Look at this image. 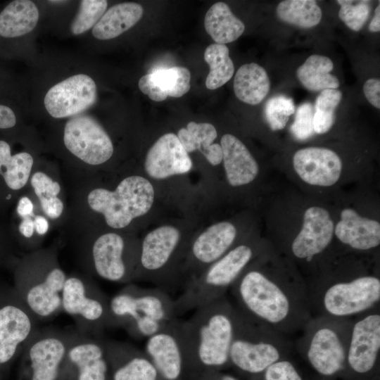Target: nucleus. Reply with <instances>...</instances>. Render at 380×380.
Returning a JSON list of instances; mask_svg holds the SVG:
<instances>
[{
  "instance_id": "1",
  "label": "nucleus",
  "mask_w": 380,
  "mask_h": 380,
  "mask_svg": "<svg viewBox=\"0 0 380 380\" xmlns=\"http://www.w3.org/2000/svg\"><path fill=\"white\" fill-rule=\"evenodd\" d=\"M229 290L238 310L286 336L312 317L304 276L271 243Z\"/></svg>"
},
{
  "instance_id": "2",
  "label": "nucleus",
  "mask_w": 380,
  "mask_h": 380,
  "mask_svg": "<svg viewBox=\"0 0 380 380\" xmlns=\"http://www.w3.org/2000/svg\"><path fill=\"white\" fill-rule=\"evenodd\" d=\"M273 248L306 277L337 257L330 199L297 191L274 198L267 212Z\"/></svg>"
},
{
  "instance_id": "3",
  "label": "nucleus",
  "mask_w": 380,
  "mask_h": 380,
  "mask_svg": "<svg viewBox=\"0 0 380 380\" xmlns=\"http://www.w3.org/2000/svg\"><path fill=\"white\" fill-rule=\"evenodd\" d=\"M305 279L312 316L353 319L380 305L379 258L338 255Z\"/></svg>"
},
{
  "instance_id": "4",
  "label": "nucleus",
  "mask_w": 380,
  "mask_h": 380,
  "mask_svg": "<svg viewBox=\"0 0 380 380\" xmlns=\"http://www.w3.org/2000/svg\"><path fill=\"white\" fill-rule=\"evenodd\" d=\"M236 308L226 295L177 319L188 374L199 380L229 365Z\"/></svg>"
},
{
  "instance_id": "5",
  "label": "nucleus",
  "mask_w": 380,
  "mask_h": 380,
  "mask_svg": "<svg viewBox=\"0 0 380 380\" xmlns=\"http://www.w3.org/2000/svg\"><path fill=\"white\" fill-rule=\"evenodd\" d=\"M334 212L337 255L352 254L379 258L380 217L377 197L368 184L330 198Z\"/></svg>"
},
{
  "instance_id": "6",
  "label": "nucleus",
  "mask_w": 380,
  "mask_h": 380,
  "mask_svg": "<svg viewBox=\"0 0 380 380\" xmlns=\"http://www.w3.org/2000/svg\"><path fill=\"white\" fill-rule=\"evenodd\" d=\"M270 241L254 231L197 276L186 280L174 298L177 316L225 296L241 274L269 246Z\"/></svg>"
},
{
  "instance_id": "7",
  "label": "nucleus",
  "mask_w": 380,
  "mask_h": 380,
  "mask_svg": "<svg viewBox=\"0 0 380 380\" xmlns=\"http://www.w3.org/2000/svg\"><path fill=\"white\" fill-rule=\"evenodd\" d=\"M191 236L179 223H162L149 230L139 241L134 281L151 283L169 293L175 290L184 279L183 265Z\"/></svg>"
},
{
  "instance_id": "8",
  "label": "nucleus",
  "mask_w": 380,
  "mask_h": 380,
  "mask_svg": "<svg viewBox=\"0 0 380 380\" xmlns=\"http://www.w3.org/2000/svg\"><path fill=\"white\" fill-rule=\"evenodd\" d=\"M109 306L114 328L137 339H146L177 319L174 298L156 286L127 284L110 298Z\"/></svg>"
},
{
  "instance_id": "9",
  "label": "nucleus",
  "mask_w": 380,
  "mask_h": 380,
  "mask_svg": "<svg viewBox=\"0 0 380 380\" xmlns=\"http://www.w3.org/2000/svg\"><path fill=\"white\" fill-rule=\"evenodd\" d=\"M352 319L313 315L293 343L319 379L343 378Z\"/></svg>"
},
{
  "instance_id": "10",
  "label": "nucleus",
  "mask_w": 380,
  "mask_h": 380,
  "mask_svg": "<svg viewBox=\"0 0 380 380\" xmlns=\"http://www.w3.org/2000/svg\"><path fill=\"white\" fill-rule=\"evenodd\" d=\"M294 350L293 343L286 336L236 308L229 365L253 379L273 363L291 357Z\"/></svg>"
},
{
  "instance_id": "11",
  "label": "nucleus",
  "mask_w": 380,
  "mask_h": 380,
  "mask_svg": "<svg viewBox=\"0 0 380 380\" xmlns=\"http://www.w3.org/2000/svg\"><path fill=\"white\" fill-rule=\"evenodd\" d=\"M287 175L301 191L329 199L353 184H369V179L348 167L334 150L323 146H306L292 156Z\"/></svg>"
},
{
  "instance_id": "12",
  "label": "nucleus",
  "mask_w": 380,
  "mask_h": 380,
  "mask_svg": "<svg viewBox=\"0 0 380 380\" xmlns=\"http://www.w3.org/2000/svg\"><path fill=\"white\" fill-rule=\"evenodd\" d=\"M66 278L55 252L36 251L20 263L17 293L38 321H47L62 311L61 294Z\"/></svg>"
},
{
  "instance_id": "13",
  "label": "nucleus",
  "mask_w": 380,
  "mask_h": 380,
  "mask_svg": "<svg viewBox=\"0 0 380 380\" xmlns=\"http://www.w3.org/2000/svg\"><path fill=\"white\" fill-rule=\"evenodd\" d=\"M157 192L153 182L144 174H133L121 179L113 190L96 187L87 197L89 209L101 215L113 231L129 227L153 208Z\"/></svg>"
},
{
  "instance_id": "14",
  "label": "nucleus",
  "mask_w": 380,
  "mask_h": 380,
  "mask_svg": "<svg viewBox=\"0 0 380 380\" xmlns=\"http://www.w3.org/2000/svg\"><path fill=\"white\" fill-rule=\"evenodd\" d=\"M139 250V241L119 232L106 231L85 245L84 265L102 279L129 284L134 281Z\"/></svg>"
},
{
  "instance_id": "15",
  "label": "nucleus",
  "mask_w": 380,
  "mask_h": 380,
  "mask_svg": "<svg viewBox=\"0 0 380 380\" xmlns=\"http://www.w3.org/2000/svg\"><path fill=\"white\" fill-rule=\"evenodd\" d=\"M106 294L84 275L67 276L61 294V310L75 322L81 333L102 337L104 331L114 328Z\"/></svg>"
},
{
  "instance_id": "16",
  "label": "nucleus",
  "mask_w": 380,
  "mask_h": 380,
  "mask_svg": "<svg viewBox=\"0 0 380 380\" xmlns=\"http://www.w3.org/2000/svg\"><path fill=\"white\" fill-rule=\"evenodd\" d=\"M242 223L241 217L223 219L192 235L183 265L184 283L199 274L254 232L244 229Z\"/></svg>"
},
{
  "instance_id": "17",
  "label": "nucleus",
  "mask_w": 380,
  "mask_h": 380,
  "mask_svg": "<svg viewBox=\"0 0 380 380\" xmlns=\"http://www.w3.org/2000/svg\"><path fill=\"white\" fill-rule=\"evenodd\" d=\"M380 305L352 319L344 380H371L379 376Z\"/></svg>"
},
{
  "instance_id": "18",
  "label": "nucleus",
  "mask_w": 380,
  "mask_h": 380,
  "mask_svg": "<svg viewBox=\"0 0 380 380\" xmlns=\"http://www.w3.org/2000/svg\"><path fill=\"white\" fill-rule=\"evenodd\" d=\"M58 380H111L106 339L72 329Z\"/></svg>"
},
{
  "instance_id": "19",
  "label": "nucleus",
  "mask_w": 380,
  "mask_h": 380,
  "mask_svg": "<svg viewBox=\"0 0 380 380\" xmlns=\"http://www.w3.org/2000/svg\"><path fill=\"white\" fill-rule=\"evenodd\" d=\"M63 141L74 157L90 166H100L114 153L113 141L101 123L85 113L68 118Z\"/></svg>"
},
{
  "instance_id": "20",
  "label": "nucleus",
  "mask_w": 380,
  "mask_h": 380,
  "mask_svg": "<svg viewBox=\"0 0 380 380\" xmlns=\"http://www.w3.org/2000/svg\"><path fill=\"white\" fill-rule=\"evenodd\" d=\"M72 329H37L24 346L29 380H58L71 339Z\"/></svg>"
},
{
  "instance_id": "21",
  "label": "nucleus",
  "mask_w": 380,
  "mask_h": 380,
  "mask_svg": "<svg viewBox=\"0 0 380 380\" xmlns=\"http://www.w3.org/2000/svg\"><path fill=\"white\" fill-rule=\"evenodd\" d=\"M97 86L87 74L77 73L58 81L46 92L43 103L55 119L70 118L85 113L96 102Z\"/></svg>"
},
{
  "instance_id": "22",
  "label": "nucleus",
  "mask_w": 380,
  "mask_h": 380,
  "mask_svg": "<svg viewBox=\"0 0 380 380\" xmlns=\"http://www.w3.org/2000/svg\"><path fill=\"white\" fill-rule=\"evenodd\" d=\"M226 189L235 195L254 191L260 186L263 172L247 146L235 135L227 133L220 139Z\"/></svg>"
},
{
  "instance_id": "23",
  "label": "nucleus",
  "mask_w": 380,
  "mask_h": 380,
  "mask_svg": "<svg viewBox=\"0 0 380 380\" xmlns=\"http://www.w3.org/2000/svg\"><path fill=\"white\" fill-rule=\"evenodd\" d=\"M38 322L18 295L0 306V365L24 348L38 329Z\"/></svg>"
},
{
  "instance_id": "24",
  "label": "nucleus",
  "mask_w": 380,
  "mask_h": 380,
  "mask_svg": "<svg viewBox=\"0 0 380 380\" xmlns=\"http://www.w3.org/2000/svg\"><path fill=\"white\" fill-rule=\"evenodd\" d=\"M193 162L177 134L165 133L148 150L144 161V175L152 182L165 180L191 172Z\"/></svg>"
},
{
  "instance_id": "25",
  "label": "nucleus",
  "mask_w": 380,
  "mask_h": 380,
  "mask_svg": "<svg viewBox=\"0 0 380 380\" xmlns=\"http://www.w3.org/2000/svg\"><path fill=\"white\" fill-rule=\"evenodd\" d=\"M177 319L146 338L144 353L156 368L161 380H182L188 374L177 327Z\"/></svg>"
},
{
  "instance_id": "26",
  "label": "nucleus",
  "mask_w": 380,
  "mask_h": 380,
  "mask_svg": "<svg viewBox=\"0 0 380 380\" xmlns=\"http://www.w3.org/2000/svg\"><path fill=\"white\" fill-rule=\"evenodd\" d=\"M111 380H161L147 355L134 346L106 339Z\"/></svg>"
},
{
  "instance_id": "27",
  "label": "nucleus",
  "mask_w": 380,
  "mask_h": 380,
  "mask_svg": "<svg viewBox=\"0 0 380 380\" xmlns=\"http://www.w3.org/2000/svg\"><path fill=\"white\" fill-rule=\"evenodd\" d=\"M34 164L27 151H16L10 141L0 138V208L8 204L15 192L28 183Z\"/></svg>"
},
{
  "instance_id": "28",
  "label": "nucleus",
  "mask_w": 380,
  "mask_h": 380,
  "mask_svg": "<svg viewBox=\"0 0 380 380\" xmlns=\"http://www.w3.org/2000/svg\"><path fill=\"white\" fill-rule=\"evenodd\" d=\"M39 11L30 0H13L0 11V52L11 42L30 33L37 26Z\"/></svg>"
},
{
  "instance_id": "29",
  "label": "nucleus",
  "mask_w": 380,
  "mask_h": 380,
  "mask_svg": "<svg viewBox=\"0 0 380 380\" xmlns=\"http://www.w3.org/2000/svg\"><path fill=\"white\" fill-rule=\"evenodd\" d=\"M177 136L189 154L198 151L210 165L217 167L222 164V150L220 144L214 143L217 132L212 124L189 122L186 127L178 131Z\"/></svg>"
},
{
  "instance_id": "30",
  "label": "nucleus",
  "mask_w": 380,
  "mask_h": 380,
  "mask_svg": "<svg viewBox=\"0 0 380 380\" xmlns=\"http://www.w3.org/2000/svg\"><path fill=\"white\" fill-rule=\"evenodd\" d=\"M143 13V7L137 3L115 4L106 11L91 29V34L99 40L114 39L135 25L142 18Z\"/></svg>"
},
{
  "instance_id": "31",
  "label": "nucleus",
  "mask_w": 380,
  "mask_h": 380,
  "mask_svg": "<svg viewBox=\"0 0 380 380\" xmlns=\"http://www.w3.org/2000/svg\"><path fill=\"white\" fill-rule=\"evenodd\" d=\"M270 81L266 70L255 63L241 65L234 77V91L241 101L257 105L269 93Z\"/></svg>"
},
{
  "instance_id": "32",
  "label": "nucleus",
  "mask_w": 380,
  "mask_h": 380,
  "mask_svg": "<svg viewBox=\"0 0 380 380\" xmlns=\"http://www.w3.org/2000/svg\"><path fill=\"white\" fill-rule=\"evenodd\" d=\"M207 33L219 44L236 40L243 33L245 25L223 2L214 4L207 11L204 18Z\"/></svg>"
},
{
  "instance_id": "33",
  "label": "nucleus",
  "mask_w": 380,
  "mask_h": 380,
  "mask_svg": "<svg viewBox=\"0 0 380 380\" xmlns=\"http://www.w3.org/2000/svg\"><path fill=\"white\" fill-rule=\"evenodd\" d=\"M334 69L332 61L324 56L314 54L309 56L305 63L297 69V77L308 90L322 91L337 89L338 78L330 72Z\"/></svg>"
},
{
  "instance_id": "34",
  "label": "nucleus",
  "mask_w": 380,
  "mask_h": 380,
  "mask_svg": "<svg viewBox=\"0 0 380 380\" xmlns=\"http://www.w3.org/2000/svg\"><path fill=\"white\" fill-rule=\"evenodd\" d=\"M276 12L281 21L305 29L318 25L322 16L320 7L312 0L282 1Z\"/></svg>"
},
{
  "instance_id": "35",
  "label": "nucleus",
  "mask_w": 380,
  "mask_h": 380,
  "mask_svg": "<svg viewBox=\"0 0 380 380\" xmlns=\"http://www.w3.org/2000/svg\"><path fill=\"white\" fill-rule=\"evenodd\" d=\"M204 60L210 67L205 80L208 89L221 87L232 77L234 65L225 44L214 43L209 45L205 50Z\"/></svg>"
},
{
  "instance_id": "36",
  "label": "nucleus",
  "mask_w": 380,
  "mask_h": 380,
  "mask_svg": "<svg viewBox=\"0 0 380 380\" xmlns=\"http://www.w3.org/2000/svg\"><path fill=\"white\" fill-rule=\"evenodd\" d=\"M30 182L44 213L51 219L59 217L64 209V204L58 196L61 192L59 183L40 171L32 174Z\"/></svg>"
},
{
  "instance_id": "37",
  "label": "nucleus",
  "mask_w": 380,
  "mask_h": 380,
  "mask_svg": "<svg viewBox=\"0 0 380 380\" xmlns=\"http://www.w3.org/2000/svg\"><path fill=\"white\" fill-rule=\"evenodd\" d=\"M342 99V93L336 89L321 91L314 110L313 128L315 134H324L332 127L335 120V110Z\"/></svg>"
},
{
  "instance_id": "38",
  "label": "nucleus",
  "mask_w": 380,
  "mask_h": 380,
  "mask_svg": "<svg viewBox=\"0 0 380 380\" xmlns=\"http://www.w3.org/2000/svg\"><path fill=\"white\" fill-rule=\"evenodd\" d=\"M154 83L167 96L179 98L190 89L191 73L189 70L181 66H175L168 69H160L151 73Z\"/></svg>"
},
{
  "instance_id": "39",
  "label": "nucleus",
  "mask_w": 380,
  "mask_h": 380,
  "mask_svg": "<svg viewBox=\"0 0 380 380\" xmlns=\"http://www.w3.org/2000/svg\"><path fill=\"white\" fill-rule=\"evenodd\" d=\"M108 7L105 0H82L72 20L70 31L73 35H80L92 29L104 14Z\"/></svg>"
},
{
  "instance_id": "40",
  "label": "nucleus",
  "mask_w": 380,
  "mask_h": 380,
  "mask_svg": "<svg viewBox=\"0 0 380 380\" xmlns=\"http://www.w3.org/2000/svg\"><path fill=\"white\" fill-rule=\"evenodd\" d=\"M295 113L293 100L284 95L269 99L265 106V119L272 131L284 129L289 117Z\"/></svg>"
},
{
  "instance_id": "41",
  "label": "nucleus",
  "mask_w": 380,
  "mask_h": 380,
  "mask_svg": "<svg viewBox=\"0 0 380 380\" xmlns=\"http://www.w3.org/2000/svg\"><path fill=\"white\" fill-rule=\"evenodd\" d=\"M341 8L338 11L340 19L350 30H360L367 20L371 11L369 1L338 0Z\"/></svg>"
},
{
  "instance_id": "42",
  "label": "nucleus",
  "mask_w": 380,
  "mask_h": 380,
  "mask_svg": "<svg viewBox=\"0 0 380 380\" xmlns=\"http://www.w3.org/2000/svg\"><path fill=\"white\" fill-rule=\"evenodd\" d=\"M252 380H304L291 357L281 359L268 367Z\"/></svg>"
},
{
  "instance_id": "43",
  "label": "nucleus",
  "mask_w": 380,
  "mask_h": 380,
  "mask_svg": "<svg viewBox=\"0 0 380 380\" xmlns=\"http://www.w3.org/2000/svg\"><path fill=\"white\" fill-rule=\"evenodd\" d=\"M314 108L310 103H304L298 108L295 119L290 127L293 137L305 141L315 134L313 128Z\"/></svg>"
},
{
  "instance_id": "44",
  "label": "nucleus",
  "mask_w": 380,
  "mask_h": 380,
  "mask_svg": "<svg viewBox=\"0 0 380 380\" xmlns=\"http://www.w3.org/2000/svg\"><path fill=\"white\" fill-rule=\"evenodd\" d=\"M0 76V130L9 132L18 125V115L15 106L3 94L4 80Z\"/></svg>"
},
{
  "instance_id": "45",
  "label": "nucleus",
  "mask_w": 380,
  "mask_h": 380,
  "mask_svg": "<svg viewBox=\"0 0 380 380\" xmlns=\"http://www.w3.org/2000/svg\"><path fill=\"white\" fill-rule=\"evenodd\" d=\"M139 88L152 101L160 102L165 100L167 95L154 83L151 73L142 76L139 80Z\"/></svg>"
},
{
  "instance_id": "46",
  "label": "nucleus",
  "mask_w": 380,
  "mask_h": 380,
  "mask_svg": "<svg viewBox=\"0 0 380 380\" xmlns=\"http://www.w3.org/2000/svg\"><path fill=\"white\" fill-rule=\"evenodd\" d=\"M364 94L367 101L375 108H380V80L369 79L363 85Z\"/></svg>"
},
{
  "instance_id": "47",
  "label": "nucleus",
  "mask_w": 380,
  "mask_h": 380,
  "mask_svg": "<svg viewBox=\"0 0 380 380\" xmlns=\"http://www.w3.org/2000/svg\"><path fill=\"white\" fill-rule=\"evenodd\" d=\"M33 203L27 196H22L18 201L16 213L20 218L32 217L33 215Z\"/></svg>"
},
{
  "instance_id": "48",
  "label": "nucleus",
  "mask_w": 380,
  "mask_h": 380,
  "mask_svg": "<svg viewBox=\"0 0 380 380\" xmlns=\"http://www.w3.org/2000/svg\"><path fill=\"white\" fill-rule=\"evenodd\" d=\"M34 224L32 217L21 218L18 225V232L24 238L30 239L34 235Z\"/></svg>"
},
{
  "instance_id": "49",
  "label": "nucleus",
  "mask_w": 380,
  "mask_h": 380,
  "mask_svg": "<svg viewBox=\"0 0 380 380\" xmlns=\"http://www.w3.org/2000/svg\"><path fill=\"white\" fill-rule=\"evenodd\" d=\"M34 229L39 236L44 235L49 229V222L42 215H37L34 217Z\"/></svg>"
},
{
  "instance_id": "50",
  "label": "nucleus",
  "mask_w": 380,
  "mask_h": 380,
  "mask_svg": "<svg viewBox=\"0 0 380 380\" xmlns=\"http://www.w3.org/2000/svg\"><path fill=\"white\" fill-rule=\"evenodd\" d=\"M372 32H378L380 30V4H379L374 11V15L369 25Z\"/></svg>"
},
{
  "instance_id": "51",
  "label": "nucleus",
  "mask_w": 380,
  "mask_h": 380,
  "mask_svg": "<svg viewBox=\"0 0 380 380\" xmlns=\"http://www.w3.org/2000/svg\"><path fill=\"white\" fill-rule=\"evenodd\" d=\"M200 380H239L235 376L227 374H220L219 372L210 374L205 377L201 379Z\"/></svg>"
},
{
  "instance_id": "52",
  "label": "nucleus",
  "mask_w": 380,
  "mask_h": 380,
  "mask_svg": "<svg viewBox=\"0 0 380 380\" xmlns=\"http://www.w3.org/2000/svg\"><path fill=\"white\" fill-rule=\"evenodd\" d=\"M317 380H324V379H319V378H318V379H317Z\"/></svg>"
}]
</instances>
